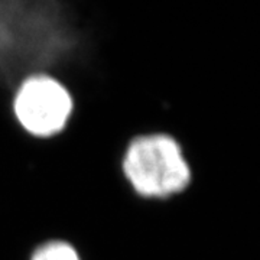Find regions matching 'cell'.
I'll return each mask as SVG.
<instances>
[{
    "instance_id": "cell-4",
    "label": "cell",
    "mask_w": 260,
    "mask_h": 260,
    "mask_svg": "<svg viewBox=\"0 0 260 260\" xmlns=\"http://www.w3.org/2000/svg\"><path fill=\"white\" fill-rule=\"evenodd\" d=\"M29 260H80V256L70 243L52 240L38 246Z\"/></svg>"
},
{
    "instance_id": "cell-2",
    "label": "cell",
    "mask_w": 260,
    "mask_h": 260,
    "mask_svg": "<svg viewBox=\"0 0 260 260\" xmlns=\"http://www.w3.org/2000/svg\"><path fill=\"white\" fill-rule=\"evenodd\" d=\"M133 192L145 200H168L191 184V168L177 140L165 133L135 138L121 160Z\"/></svg>"
},
{
    "instance_id": "cell-1",
    "label": "cell",
    "mask_w": 260,
    "mask_h": 260,
    "mask_svg": "<svg viewBox=\"0 0 260 260\" xmlns=\"http://www.w3.org/2000/svg\"><path fill=\"white\" fill-rule=\"evenodd\" d=\"M90 39L61 0H0V87L15 93L34 74L61 80Z\"/></svg>"
},
{
    "instance_id": "cell-3",
    "label": "cell",
    "mask_w": 260,
    "mask_h": 260,
    "mask_svg": "<svg viewBox=\"0 0 260 260\" xmlns=\"http://www.w3.org/2000/svg\"><path fill=\"white\" fill-rule=\"evenodd\" d=\"M73 107V97L64 84L48 74L26 77L12 100V112L18 124L37 139H49L61 133Z\"/></svg>"
}]
</instances>
